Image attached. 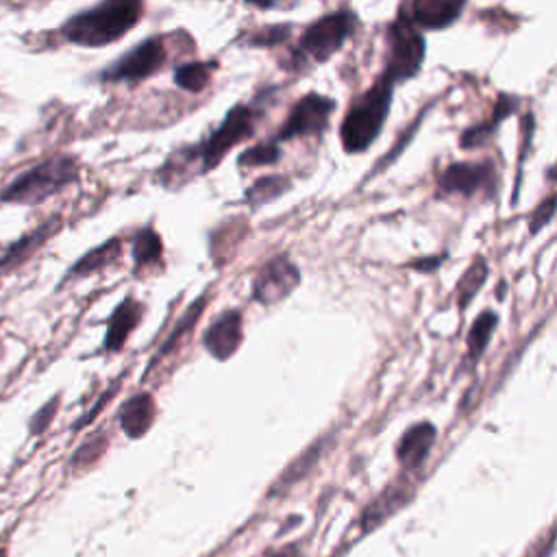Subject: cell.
Listing matches in <instances>:
<instances>
[{
	"mask_svg": "<svg viewBox=\"0 0 557 557\" xmlns=\"http://www.w3.org/2000/svg\"><path fill=\"white\" fill-rule=\"evenodd\" d=\"M144 14V0H101L99 5L75 14L64 27L66 42L101 49L122 40L133 27H138Z\"/></svg>",
	"mask_w": 557,
	"mask_h": 557,
	"instance_id": "1",
	"label": "cell"
},
{
	"mask_svg": "<svg viewBox=\"0 0 557 557\" xmlns=\"http://www.w3.org/2000/svg\"><path fill=\"white\" fill-rule=\"evenodd\" d=\"M259 120H261V112L257 107L235 105L224 116V120L220 122L218 129H213L196 146H187L179 155H172L170 164H181V166L187 168L190 164L196 161L198 164V174H207L226 157V153L233 146L242 144L244 140H248L257 131Z\"/></svg>",
	"mask_w": 557,
	"mask_h": 557,
	"instance_id": "2",
	"label": "cell"
},
{
	"mask_svg": "<svg viewBox=\"0 0 557 557\" xmlns=\"http://www.w3.org/2000/svg\"><path fill=\"white\" fill-rule=\"evenodd\" d=\"M77 181L79 161L70 155H55L18 174L0 192V200L12 205H40Z\"/></svg>",
	"mask_w": 557,
	"mask_h": 557,
	"instance_id": "3",
	"label": "cell"
},
{
	"mask_svg": "<svg viewBox=\"0 0 557 557\" xmlns=\"http://www.w3.org/2000/svg\"><path fill=\"white\" fill-rule=\"evenodd\" d=\"M392 81L384 75L347 114L340 138L347 153H362L379 138L392 103Z\"/></svg>",
	"mask_w": 557,
	"mask_h": 557,
	"instance_id": "4",
	"label": "cell"
},
{
	"mask_svg": "<svg viewBox=\"0 0 557 557\" xmlns=\"http://www.w3.org/2000/svg\"><path fill=\"white\" fill-rule=\"evenodd\" d=\"M355 25H358V18L351 12H336L321 18L303 34L299 44V55L310 57L316 64H325L353 36Z\"/></svg>",
	"mask_w": 557,
	"mask_h": 557,
	"instance_id": "5",
	"label": "cell"
},
{
	"mask_svg": "<svg viewBox=\"0 0 557 557\" xmlns=\"http://www.w3.org/2000/svg\"><path fill=\"white\" fill-rule=\"evenodd\" d=\"M301 286V270L288 255L268 259L252 278V299L259 306L272 308L284 303Z\"/></svg>",
	"mask_w": 557,
	"mask_h": 557,
	"instance_id": "6",
	"label": "cell"
},
{
	"mask_svg": "<svg viewBox=\"0 0 557 557\" xmlns=\"http://www.w3.org/2000/svg\"><path fill=\"white\" fill-rule=\"evenodd\" d=\"M425 60V40L414 29V23L407 18L397 21L388 34V66L386 77L394 81H405L418 75Z\"/></svg>",
	"mask_w": 557,
	"mask_h": 557,
	"instance_id": "7",
	"label": "cell"
},
{
	"mask_svg": "<svg viewBox=\"0 0 557 557\" xmlns=\"http://www.w3.org/2000/svg\"><path fill=\"white\" fill-rule=\"evenodd\" d=\"M168 60L164 38H151L127 51L112 66L105 68L101 81L105 83H138L161 70Z\"/></svg>",
	"mask_w": 557,
	"mask_h": 557,
	"instance_id": "8",
	"label": "cell"
},
{
	"mask_svg": "<svg viewBox=\"0 0 557 557\" xmlns=\"http://www.w3.org/2000/svg\"><path fill=\"white\" fill-rule=\"evenodd\" d=\"M336 109V103L321 94L303 96L290 112L286 125L276 133V142H288L303 135H321Z\"/></svg>",
	"mask_w": 557,
	"mask_h": 557,
	"instance_id": "9",
	"label": "cell"
},
{
	"mask_svg": "<svg viewBox=\"0 0 557 557\" xmlns=\"http://www.w3.org/2000/svg\"><path fill=\"white\" fill-rule=\"evenodd\" d=\"M203 349L218 362H229L244 342V319L237 310H224L205 329Z\"/></svg>",
	"mask_w": 557,
	"mask_h": 557,
	"instance_id": "10",
	"label": "cell"
},
{
	"mask_svg": "<svg viewBox=\"0 0 557 557\" xmlns=\"http://www.w3.org/2000/svg\"><path fill=\"white\" fill-rule=\"evenodd\" d=\"M412 483L407 481V477L390 483L364 511H362V531L371 533L373 529H377L381 522H386L390 516H394L403 505H407V501L412 498Z\"/></svg>",
	"mask_w": 557,
	"mask_h": 557,
	"instance_id": "11",
	"label": "cell"
},
{
	"mask_svg": "<svg viewBox=\"0 0 557 557\" xmlns=\"http://www.w3.org/2000/svg\"><path fill=\"white\" fill-rule=\"evenodd\" d=\"M60 226H62L60 216H53L51 220L40 224L36 231H31L25 237H21L18 242H14L5 250V255H0V274L18 270L25 261H29L60 231Z\"/></svg>",
	"mask_w": 557,
	"mask_h": 557,
	"instance_id": "12",
	"label": "cell"
},
{
	"mask_svg": "<svg viewBox=\"0 0 557 557\" xmlns=\"http://www.w3.org/2000/svg\"><path fill=\"white\" fill-rule=\"evenodd\" d=\"M146 314V306L140 303L133 297H127L109 316L107 334H105V351L118 353L125 349L131 334L140 327L142 319Z\"/></svg>",
	"mask_w": 557,
	"mask_h": 557,
	"instance_id": "13",
	"label": "cell"
},
{
	"mask_svg": "<svg viewBox=\"0 0 557 557\" xmlns=\"http://www.w3.org/2000/svg\"><path fill=\"white\" fill-rule=\"evenodd\" d=\"M155 418H157V403L148 392L133 394L120 405V412H118V423L122 431L133 440L144 438L151 431Z\"/></svg>",
	"mask_w": 557,
	"mask_h": 557,
	"instance_id": "14",
	"label": "cell"
},
{
	"mask_svg": "<svg viewBox=\"0 0 557 557\" xmlns=\"http://www.w3.org/2000/svg\"><path fill=\"white\" fill-rule=\"evenodd\" d=\"M329 446V438H321L316 442H312L282 475H278V479L274 481V485L268 490V498H278L284 496L286 492H290L297 483H301L314 468L316 464L321 462V457L325 455Z\"/></svg>",
	"mask_w": 557,
	"mask_h": 557,
	"instance_id": "15",
	"label": "cell"
},
{
	"mask_svg": "<svg viewBox=\"0 0 557 557\" xmlns=\"http://www.w3.org/2000/svg\"><path fill=\"white\" fill-rule=\"evenodd\" d=\"M438 438V431L431 423H418L412 425L399 440L397 444V459L405 470L418 468L425 457L429 455L433 442Z\"/></svg>",
	"mask_w": 557,
	"mask_h": 557,
	"instance_id": "16",
	"label": "cell"
},
{
	"mask_svg": "<svg viewBox=\"0 0 557 557\" xmlns=\"http://www.w3.org/2000/svg\"><path fill=\"white\" fill-rule=\"evenodd\" d=\"M466 8V0H412V23L423 29L453 25Z\"/></svg>",
	"mask_w": 557,
	"mask_h": 557,
	"instance_id": "17",
	"label": "cell"
},
{
	"mask_svg": "<svg viewBox=\"0 0 557 557\" xmlns=\"http://www.w3.org/2000/svg\"><path fill=\"white\" fill-rule=\"evenodd\" d=\"M490 179V170L485 166H477V164H453L451 168H446L438 181L442 192L449 194H462V196H470L475 192H479L481 187H485Z\"/></svg>",
	"mask_w": 557,
	"mask_h": 557,
	"instance_id": "18",
	"label": "cell"
},
{
	"mask_svg": "<svg viewBox=\"0 0 557 557\" xmlns=\"http://www.w3.org/2000/svg\"><path fill=\"white\" fill-rule=\"evenodd\" d=\"M122 257V239L114 237V239H107L105 244L88 250L68 272L66 282H75V278H86V276H92V274H99L103 270H107L109 265L118 263Z\"/></svg>",
	"mask_w": 557,
	"mask_h": 557,
	"instance_id": "19",
	"label": "cell"
},
{
	"mask_svg": "<svg viewBox=\"0 0 557 557\" xmlns=\"http://www.w3.org/2000/svg\"><path fill=\"white\" fill-rule=\"evenodd\" d=\"M131 255H133V270H135V274L159 270L164 265V244H161L159 233L148 229V226L140 229L133 235Z\"/></svg>",
	"mask_w": 557,
	"mask_h": 557,
	"instance_id": "20",
	"label": "cell"
},
{
	"mask_svg": "<svg viewBox=\"0 0 557 557\" xmlns=\"http://www.w3.org/2000/svg\"><path fill=\"white\" fill-rule=\"evenodd\" d=\"M207 301H209V295H205V297H200V299H196L190 308H187V312L179 319V323L172 327V332H170V336L166 338V342L161 345V349L155 353V358H153V362H151V366L146 368V373L148 371H153L157 364H161L164 360H166V355H170L179 345H181V340L194 329V325H196V321L200 319V314L205 312V308H207Z\"/></svg>",
	"mask_w": 557,
	"mask_h": 557,
	"instance_id": "21",
	"label": "cell"
},
{
	"mask_svg": "<svg viewBox=\"0 0 557 557\" xmlns=\"http://www.w3.org/2000/svg\"><path fill=\"white\" fill-rule=\"evenodd\" d=\"M216 64L213 62H192V64H183L174 70V83L185 90V92H203L211 77H213Z\"/></svg>",
	"mask_w": 557,
	"mask_h": 557,
	"instance_id": "22",
	"label": "cell"
},
{
	"mask_svg": "<svg viewBox=\"0 0 557 557\" xmlns=\"http://www.w3.org/2000/svg\"><path fill=\"white\" fill-rule=\"evenodd\" d=\"M485 276H488V263H485L481 257H477V259L466 268V272L462 274V278L457 282L455 299H457V306H459V308H466V306L477 297V293L481 290V286H483V282H485Z\"/></svg>",
	"mask_w": 557,
	"mask_h": 557,
	"instance_id": "23",
	"label": "cell"
},
{
	"mask_svg": "<svg viewBox=\"0 0 557 557\" xmlns=\"http://www.w3.org/2000/svg\"><path fill=\"white\" fill-rule=\"evenodd\" d=\"M288 187H290V181L286 177H261L259 181L252 183V187H248L246 203L252 209H257L261 205L276 200L284 192H288Z\"/></svg>",
	"mask_w": 557,
	"mask_h": 557,
	"instance_id": "24",
	"label": "cell"
},
{
	"mask_svg": "<svg viewBox=\"0 0 557 557\" xmlns=\"http://www.w3.org/2000/svg\"><path fill=\"white\" fill-rule=\"evenodd\" d=\"M498 316L494 312H483L475 319L470 332H468V360L477 362L481 358V353L485 351L494 329H496Z\"/></svg>",
	"mask_w": 557,
	"mask_h": 557,
	"instance_id": "25",
	"label": "cell"
},
{
	"mask_svg": "<svg viewBox=\"0 0 557 557\" xmlns=\"http://www.w3.org/2000/svg\"><path fill=\"white\" fill-rule=\"evenodd\" d=\"M282 159V148H278V142H261L255 144L252 148L244 151L237 159L239 168H261V166H274Z\"/></svg>",
	"mask_w": 557,
	"mask_h": 557,
	"instance_id": "26",
	"label": "cell"
},
{
	"mask_svg": "<svg viewBox=\"0 0 557 557\" xmlns=\"http://www.w3.org/2000/svg\"><path fill=\"white\" fill-rule=\"evenodd\" d=\"M107 451V436L105 433H99V436H92L88 442H83L70 457V466L75 470H86L90 468L92 464H96L103 453Z\"/></svg>",
	"mask_w": 557,
	"mask_h": 557,
	"instance_id": "27",
	"label": "cell"
},
{
	"mask_svg": "<svg viewBox=\"0 0 557 557\" xmlns=\"http://www.w3.org/2000/svg\"><path fill=\"white\" fill-rule=\"evenodd\" d=\"M60 401H62V397L55 394L47 405H42V407L34 414V418H31V423H29L31 436H40V433H44V431L51 427V423H53V418H55V414H57Z\"/></svg>",
	"mask_w": 557,
	"mask_h": 557,
	"instance_id": "28",
	"label": "cell"
},
{
	"mask_svg": "<svg viewBox=\"0 0 557 557\" xmlns=\"http://www.w3.org/2000/svg\"><path fill=\"white\" fill-rule=\"evenodd\" d=\"M288 36H290V27H286V25L268 27V29H261L259 34H255L250 38V44L259 47V49H270V47H278L282 42H286Z\"/></svg>",
	"mask_w": 557,
	"mask_h": 557,
	"instance_id": "29",
	"label": "cell"
},
{
	"mask_svg": "<svg viewBox=\"0 0 557 557\" xmlns=\"http://www.w3.org/2000/svg\"><path fill=\"white\" fill-rule=\"evenodd\" d=\"M555 207H557V196H550L548 200H544L531 216V222H529V229L531 233H537V229H542L555 213Z\"/></svg>",
	"mask_w": 557,
	"mask_h": 557,
	"instance_id": "30",
	"label": "cell"
},
{
	"mask_svg": "<svg viewBox=\"0 0 557 557\" xmlns=\"http://www.w3.org/2000/svg\"><path fill=\"white\" fill-rule=\"evenodd\" d=\"M263 557H303V548H301L299 542H295V544H288V546H282V548L268 550Z\"/></svg>",
	"mask_w": 557,
	"mask_h": 557,
	"instance_id": "31",
	"label": "cell"
},
{
	"mask_svg": "<svg viewBox=\"0 0 557 557\" xmlns=\"http://www.w3.org/2000/svg\"><path fill=\"white\" fill-rule=\"evenodd\" d=\"M248 5H255V8H261V10H270V8H274L276 3L274 0H246Z\"/></svg>",
	"mask_w": 557,
	"mask_h": 557,
	"instance_id": "32",
	"label": "cell"
},
{
	"mask_svg": "<svg viewBox=\"0 0 557 557\" xmlns=\"http://www.w3.org/2000/svg\"><path fill=\"white\" fill-rule=\"evenodd\" d=\"M10 555V548L8 544H0V557H8Z\"/></svg>",
	"mask_w": 557,
	"mask_h": 557,
	"instance_id": "33",
	"label": "cell"
},
{
	"mask_svg": "<svg viewBox=\"0 0 557 557\" xmlns=\"http://www.w3.org/2000/svg\"><path fill=\"white\" fill-rule=\"evenodd\" d=\"M0 353H3V345H0Z\"/></svg>",
	"mask_w": 557,
	"mask_h": 557,
	"instance_id": "34",
	"label": "cell"
}]
</instances>
